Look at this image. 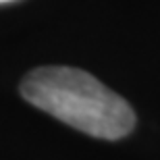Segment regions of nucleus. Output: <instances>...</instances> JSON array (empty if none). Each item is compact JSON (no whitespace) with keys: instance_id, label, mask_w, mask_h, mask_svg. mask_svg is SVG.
I'll use <instances>...</instances> for the list:
<instances>
[{"instance_id":"obj_1","label":"nucleus","mask_w":160,"mask_h":160,"mask_svg":"<svg viewBox=\"0 0 160 160\" xmlns=\"http://www.w3.org/2000/svg\"><path fill=\"white\" fill-rule=\"evenodd\" d=\"M21 96L31 106L92 137L121 139L135 127L129 102L81 69H33L21 81Z\"/></svg>"},{"instance_id":"obj_2","label":"nucleus","mask_w":160,"mask_h":160,"mask_svg":"<svg viewBox=\"0 0 160 160\" xmlns=\"http://www.w3.org/2000/svg\"><path fill=\"white\" fill-rule=\"evenodd\" d=\"M4 2H12V0H0V4H4Z\"/></svg>"}]
</instances>
